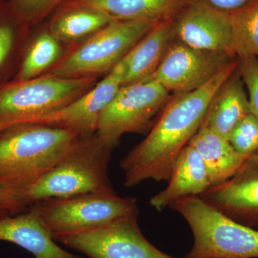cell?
I'll use <instances>...</instances> for the list:
<instances>
[{
	"label": "cell",
	"instance_id": "11",
	"mask_svg": "<svg viewBox=\"0 0 258 258\" xmlns=\"http://www.w3.org/2000/svg\"><path fill=\"white\" fill-rule=\"evenodd\" d=\"M125 70L123 57L104 79L77 99L57 111L37 117L28 123L70 129L81 138L93 137L96 134L102 113L123 86Z\"/></svg>",
	"mask_w": 258,
	"mask_h": 258
},
{
	"label": "cell",
	"instance_id": "28",
	"mask_svg": "<svg viewBox=\"0 0 258 258\" xmlns=\"http://www.w3.org/2000/svg\"><path fill=\"white\" fill-rule=\"evenodd\" d=\"M205 1L217 9L228 13L243 6L252 0H205Z\"/></svg>",
	"mask_w": 258,
	"mask_h": 258
},
{
	"label": "cell",
	"instance_id": "16",
	"mask_svg": "<svg viewBox=\"0 0 258 258\" xmlns=\"http://www.w3.org/2000/svg\"><path fill=\"white\" fill-rule=\"evenodd\" d=\"M173 15L159 20L124 56L123 86L149 79L157 71L174 39Z\"/></svg>",
	"mask_w": 258,
	"mask_h": 258
},
{
	"label": "cell",
	"instance_id": "27",
	"mask_svg": "<svg viewBox=\"0 0 258 258\" xmlns=\"http://www.w3.org/2000/svg\"><path fill=\"white\" fill-rule=\"evenodd\" d=\"M30 207L24 195L0 189V219L18 215Z\"/></svg>",
	"mask_w": 258,
	"mask_h": 258
},
{
	"label": "cell",
	"instance_id": "25",
	"mask_svg": "<svg viewBox=\"0 0 258 258\" xmlns=\"http://www.w3.org/2000/svg\"><path fill=\"white\" fill-rule=\"evenodd\" d=\"M64 0H8L17 13L29 25H35L57 9Z\"/></svg>",
	"mask_w": 258,
	"mask_h": 258
},
{
	"label": "cell",
	"instance_id": "10",
	"mask_svg": "<svg viewBox=\"0 0 258 258\" xmlns=\"http://www.w3.org/2000/svg\"><path fill=\"white\" fill-rule=\"evenodd\" d=\"M235 59L224 52L194 48L174 38L152 78L174 95L191 92Z\"/></svg>",
	"mask_w": 258,
	"mask_h": 258
},
{
	"label": "cell",
	"instance_id": "13",
	"mask_svg": "<svg viewBox=\"0 0 258 258\" xmlns=\"http://www.w3.org/2000/svg\"><path fill=\"white\" fill-rule=\"evenodd\" d=\"M200 198L242 225L258 229V153L249 156L232 177Z\"/></svg>",
	"mask_w": 258,
	"mask_h": 258
},
{
	"label": "cell",
	"instance_id": "26",
	"mask_svg": "<svg viewBox=\"0 0 258 258\" xmlns=\"http://www.w3.org/2000/svg\"><path fill=\"white\" fill-rule=\"evenodd\" d=\"M237 71L243 80L248 94L251 113L258 118V60L251 58L239 60Z\"/></svg>",
	"mask_w": 258,
	"mask_h": 258
},
{
	"label": "cell",
	"instance_id": "17",
	"mask_svg": "<svg viewBox=\"0 0 258 258\" xmlns=\"http://www.w3.org/2000/svg\"><path fill=\"white\" fill-rule=\"evenodd\" d=\"M249 113L248 94L237 69L215 93L202 125L229 140L236 125Z\"/></svg>",
	"mask_w": 258,
	"mask_h": 258
},
{
	"label": "cell",
	"instance_id": "4",
	"mask_svg": "<svg viewBox=\"0 0 258 258\" xmlns=\"http://www.w3.org/2000/svg\"><path fill=\"white\" fill-rule=\"evenodd\" d=\"M113 149L96 134L81 138L72 149L26 194L30 207L41 200L112 191L108 166Z\"/></svg>",
	"mask_w": 258,
	"mask_h": 258
},
{
	"label": "cell",
	"instance_id": "22",
	"mask_svg": "<svg viewBox=\"0 0 258 258\" xmlns=\"http://www.w3.org/2000/svg\"><path fill=\"white\" fill-rule=\"evenodd\" d=\"M234 55L238 60H258V0L228 12Z\"/></svg>",
	"mask_w": 258,
	"mask_h": 258
},
{
	"label": "cell",
	"instance_id": "7",
	"mask_svg": "<svg viewBox=\"0 0 258 258\" xmlns=\"http://www.w3.org/2000/svg\"><path fill=\"white\" fill-rule=\"evenodd\" d=\"M159 20H113L54 66L48 75L75 79L109 73Z\"/></svg>",
	"mask_w": 258,
	"mask_h": 258
},
{
	"label": "cell",
	"instance_id": "9",
	"mask_svg": "<svg viewBox=\"0 0 258 258\" xmlns=\"http://www.w3.org/2000/svg\"><path fill=\"white\" fill-rule=\"evenodd\" d=\"M138 218L137 210L93 230L53 238L87 258H175L146 239Z\"/></svg>",
	"mask_w": 258,
	"mask_h": 258
},
{
	"label": "cell",
	"instance_id": "15",
	"mask_svg": "<svg viewBox=\"0 0 258 258\" xmlns=\"http://www.w3.org/2000/svg\"><path fill=\"white\" fill-rule=\"evenodd\" d=\"M167 186L153 196L149 204L162 212L178 199L203 195L211 186L208 172L198 151L188 144L173 166Z\"/></svg>",
	"mask_w": 258,
	"mask_h": 258
},
{
	"label": "cell",
	"instance_id": "2",
	"mask_svg": "<svg viewBox=\"0 0 258 258\" xmlns=\"http://www.w3.org/2000/svg\"><path fill=\"white\" fill-rule=\"evenodd\" d=\"M81 138L70 129L41 123H18L3 129L0 132V189L26 198L32 186Z\"/></svg>",
	"mask_w": 258,
	"mask_h": 258
},
{
	"label": "cell",
	"instance_id": "14",
	"mask_svg": "<svg viewBox=\"0 0 258 258\" xmlns=\"http://www.w3.org/2000/svg\"><path fill=\"white\" fill-rule=\"evenodd\" d=\"M0 240L20 246L35 258H87L57 245L31 208L26 213L0 219Z\"/></svg>",
	"mask_w": 258,
	"mask_h": 258
},
{
	"label": "cell",
	"instance_id": "18",
	"mask_svg": "<svg viewBox=\"0 0 258 258\" xmlns=\"http://www.w3.org/2000/svg\"><path fill=\"white\" fill-rule=\"evenodd\" d=\"M189 144L203 159L211 186L232 177L247 157L239 154L229 140L203 125Z\"/></svg>",
	"mask_w": 258,
	"mask_h": 258
},
{
	"label": "cell",
	"instance_id": "24",
	"mask_svg": "<svg viewBox=\"0 0 258 258\" xmlns=\"http://www.w3.org/2000/svg\"><path fill=\"white\" fill-rule=\"evenodd\" d=\"M229 142L239 154L249 157L258 153V118L252 113L244 117L232 131Z\"/></svg>",
	"mask_w": 258,
	"mask_h": 258
},
{
	"label": "cell",
	"instance_id": "20",
	"mask_svg": "<svg viewBox=\"0 0 258 258\" xmlns=\"http://www.w3.org/2000/svg\"><path fill=\"white\" fill-rule=\"evenodd\" d=\"M55 10L47 28L58 41L90 37L115 20L104 12L88 7H59Z\"/></svg>",
	"mask_w": 258,
	"mask_h": 258
},
{
	"label": "cell",
	"instance_id": "1",
	"mask_svg": "<svg viewBox=\"0 0 258 258\" xmlns=\"http://www.w3.org/2000/svg\"><path fill=\"white\" fill-rule=\"evenodd\" d=\"M238 64L235 59L202 87L170 98L147 137L120 161L125 187L149 179L168 181L180 152L203 124L215 93Z\"/></svg>",
	"mask_w": 258,
	"mask_h": 258
},
{
	"label": "cell",
	"instance_id": "29",
	"mask_svg": "<svg viewBox=\"0 0 258 258\" xmlns=\"http://www.w3.org/2000/svg\"><path fill=\"white\" fill-rule=\"evenodd\" d=\"M6 1H8V0H0V3H5Z\"/></svg>",
	"mask_w": 258,
	"mask_h": 258
},
{
	"label": "cell",
	"instance_id": "8",
	"mask_svg": "<svg viewBox=\"0 0 258 258\" xmlns=\"http://www.w3.org/2000/svg\"><path fill=\"white\" fill-rule=\"evenodd\" d=\"M169 99L170 93L152 77L122 86L100 117L97 138L113 150L124 134L152 128L153 118Z\"/></svg>",
	"mask_w": 258,
	"mask_h": 258
},
{
	"label": "cell",
	"instance_id": "6",
	"mask_svg": "<svg viewBox=\"0 0 258 258\" xmlns=\"http://www.w3.org/2000/svg\"><path fill=\"white\" fill-rule=\"evenodd\" d=\"M30 208L52 237L93 230L139 210L137 199L121 198L114 190L47 199Z\"/></svg>",
	"mask_w": 258,
	"mask_h": 258
},
{
	"label": "cell",
	"instance_id": "19",
	"mask_svg": "<svg viewBox=\"0 0 258 258\" xmlns=\"http://www.w3.org/2000/svg\"><path fill=\"white\" fill-rule=\"evenodd\" d=\"M184 0H64L59 7H88L115 20H159L174 15ZM58 7V8H59Z\"/></svg>",
	"mask_w": 258,
	"mask_h": 258
},
{
	"label": "cell",
	"instance_id": "21",
	"mask_svg": "<svg viewBox=\"0 0 258 258\" xmlns=\"http://www.w3.org/2000/svg\"><path fill=\"white\" fill-rule=\"evenodd\" d=\"M30 25L20 18L9 2L0 3V88L9 84L20 38Z\"/></svg>",
	"mask_w": 258,
	"mask_h": 258
},
{
	"label": "cell",
	"instance_id": "5",
	"mask_svg": "<svg viewBox=\"0 0 258 258\" xmlns=\"http://www.w3.org/2000/svg\"><path fill=\"white\" fill-rule=\"evenodd\" d=\"M96 78L68 79L47 74L3 86L0 88V132L63 108L91 90Z\"/></svg>",
	"mask_w": 258,
	"mask_h": 258
},
{
	"label": "cell",
	"instance_id": "23",
	"mask_svg": "<svg viewBox=\"0 0 258 258\" xmlns=\"http://www.w3.org/2000/svg\"><path fill=\"white\" fill-rule=\"evenodd\" d=\"M60 46L58 40L48 29L37 35L22 59L20 69L12 82H20L39 77L58 58Z\"/></svg>",
	"mask_w": 258,
	"mask_h": 258
},
{
	"label": "cell",
	"instance_id": "12",
	"mask_svg": "<svg viewBox=\"0 0 258 258\" xmlns=\"http://www.w3.org/2000/svg\"><path fill=\"white\" fill-rule=\"evenodd\" d=\"M174 38L199 50L235 57L228 13L205 0H184L173 15Z\"/></svg>",
	"mask_w": 258,
	"mask_h": 258
},
{
	"label": "cell",
	"instance_id": "3",
	"mask_svg": "<svg viewBox=\"0 0 258 258\" xmlns=\"http://www.w3.org/2000/svg\"><path fill=\"white\" fill-rule=\"evenodd\" d=\"M169 208L192 232L193 245L185 258H258V229L232 220L198 196L178 199Z\"/></svg>",
	"mask_w": 258,
	"mask_h": 258
}]
</instances>
